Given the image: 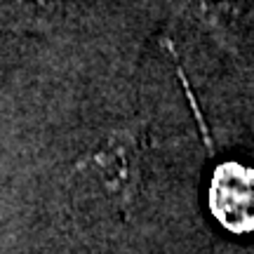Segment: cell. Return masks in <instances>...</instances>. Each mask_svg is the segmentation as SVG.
<instances>
[{"instance_id": "cell-2", "label": "cell", "mask_w": 254, "mask_h": 254, "mask_svg": "<svg viewBox=\"0 0 254 254\" xmlns=\"http://www.w3.org/2000/svg\"><path fill=\"white\" fill-rule=\"evenodd\" d=\"M90 177H85V182H90L97 195L109 202L113 212H125L129 200L134 198V177L129 172L127 160H113V158H104L97 155L92 160Z\"/></svg>"}, {"instance_id": "cell-1", "label": "cell", "mask_w": 254, "mask_h": 254, "mask_svg": "<svg viewBox=\"0 0 254 254\" xmlns=\"http://www.w3.org/2000/svg\"><path fill=\"white\" fill-rule=\"evenodd\" d=\"M209 209L221 226L245 236L254 231V170L240 163H221L209 182Z\"/></svg>"}]
</instances>
